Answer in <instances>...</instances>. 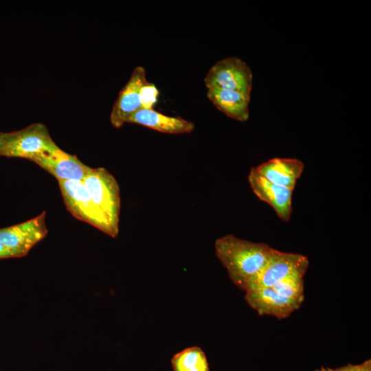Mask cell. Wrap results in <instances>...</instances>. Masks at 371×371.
I'll return each mask as SVG.
<instances>
[{
  "mask_svg": "<svg viewBox=\"0 0 371 371\" xmlns=\"http://www.w3.org/2000/svg\"><path fill=\"white\" fill-rule=\"evenodd\" d=\"M271 248L263 243H254L227 234L216 240L215 254L228 275L245 291L249 282L267 262Z\"/></svg>",
  "mask_w": 371,
  "mask_h": 371,
  "instance_id": "1",
  "label": "cell"
},
{
  "mask_svg": "<svg viewBox=\"0 0 371 371\" xmlns=\"http://www.w3.org/2000/svg\"><path fill=\"white\" fill-rule=\"evenodd\" d=\"M93 202L105 219L111 237L119 234L121 207L119 184L104 168H91L82 181Z\"/></svg>",
  "mask_w": 371,
  "mask_h": 371,
  "instance_id": "2",
  "label": "cell"
},
{
  "mask_svg": "<svg viewBox=\"0 0 371 371\" xmlns=\"http://www.w3.org/2000/svg\"><path fill=\"white\" fill-rule=\"evenodd\" d=\"M57 146L47 127L42 123H34L15 131L0 133V157L30 161Z\"/></svg>",
  "mask_w": 371,
  "mask_h": 371,
  "instance_id": "3",
  "label": "cell"
},
{
  "mask_svg": "<svg viewBox=\"0 0 371 371\" xmlns=\"http://www.w3.org/2000/svg\"><path fill=\"white\" fill-rule=\"evenodd\" d=\"M308 265V258L303 254L271 248L265 265L249 282L245 291L271 287L276 282L295 273L305 274Z\"/></svg>",
  "mask_w": 371,
  "mask_h": 371,
  "instance_id": "4",
  "label": "cell"
},
{
  "mask_svg": "<svg viewBox=\"0 0 371 371\" xmlns=\"http://www.w3.org/2000/svg\"><path fill=\"white\" fill-rule=\"evenodd\" d=\"M253 76L248 65L238 57L216 63L207 71L204 82L207 89L216 88L251 95Z\"/></svg>",
  "mask_w": 371,
  "mask_h": 371,
  "instance_id": "5",
  "label": "cell"
},
{
  "mask_svg": "<svg viewBox=\"0 0 371 371\" xmlns=\"http://www.w3.org/2000/svg\"><path fill=\"white\" fill-rule=\"evenodd\" d=\"M58 183L67 210L77 219L111 236L105 219L93 202L83 182L58 181Z\"/></svg>",
  "mask_w": 371,
  "mask_h": 371,
  "instance_id": "6",
  "label": "cell"
},
{
  "mask_svg": "<svg viewBox=\"0 0 371 371\" xmlns=\"http://www.w3.org/2000/svg\"><path fill=\"white\" fill-rule=\"evenodd\" d=\"M45 216L44 211L27 221L0 228V243L19 258L25 256L48 233Z\"/></svg>",
  "mask_w": 371,
  "mask_h": 371,
  "instance_id": "7",
  "label": "cell"
},
{
  "mask_svg": "<svg viewBox=\"0 0 371 371\" xmlns=\"http://www.w3.org/2000/svg\"><path fill=\"white\" fill-rule=\"evenodd\" d=\"M30 161L54 176L57 181H82L91 169L76 155L63 150L58 146L39 154Z\"/></svg>",
  "mask_w": 371,
  "mask_h": 371,
  "instance_id": "8",
  "label": "cell"
},
{
  "mask_svg": "<svg viewBox=\"0 0 371 371\" xmlns=\"http://www.w3.org/2000/svg\"><path fill=\"white\" fill-rule=\"evenodd\" d=\"M147 82L145 69L136 67L113 104L110 122L114 127H122L134 113L142 109L140 91Z\"/></svg>",
  "mask_w": 371,
  "mask_h": 371,
  "instance_id": "9",
  "label": "cell"
},
{
  "mask_svg": "<svg viewBox=\"0 0 371 371\" xmlns=\"http://www.w3.org/2000/svg\"><path fill=\"white\" fill-rule=\"evenodd\" d=\"M248 181L256 196L269 205L282 221L288 222L290 220L293 190L268 181L252 168L248 175Z\"/></svg>",
  "mask_w": 371,
  "mask_h": 371,
  "instance_id": "10",
  "label": "cell"
},
{
  "mask_svg": "<svg viewBox=\"0 0 371 371\" xmlns=\"http://www.w3.org/2000/svg\"><path fill=\"white\" fill-rule=\"evenodd\" d=\"M245 299L248 305L260 315H270L278 319L288 317L302 304L281 296L273 287L246 292Z\"/></svg>",
  "mask_w": 371,
  "mask_h": 371,
  "instance_id": "11",
  "label": "cell"
},
{
  "mask_svg": "<svg viewBox=\"0 0 371 371\" xmlns=\"http://www.w3.org/2000/svg\"><path fill=\"white\" fill-rule=\"evenodd\" d=\"M304 169V163L296 158H273L252 170L268 181L292 190Z\"/></svg>",
  "mask_w": 371,
  "mask_h": 371,
  "instance_id": "12",
  "label": "cell"
},
{
  "mask_svg": "<svg viewBox=\"0 0 371 371\" xmlns=\"http://www.w3.org/2000/svg\"><path fill=\"white\" fill-rule=\"evenodd\" d=\"M126 123L142 125L169 134L190 133L195 127L191 121L180 117L166 115L153 109L138 110L128 119Z\"/></svg>",
  "mask_w": 371,
  "mask_h": 371,
  "instance_id": "13",
  "label": "cell"
},
{
  "mask_svg": "<svg viewBox=\"0 0 371 371\" xmlns=\"http://www.w3.org/2000/svg\"><path fill=\"white\" fill-rule=\"evenodd\" d=\"M207 98L221 112L239 122L249 119L250 97L241 93L210 88L207 89Z\"/></svg>",
  "mask_w": 371,
  "mask_h": 371,
  "instance_id": "14",
  "label": "cell"
},
{
  "mask_svg": "<svg viewBox=\"0 0 371 371\" xmlns=\"http://www.w3.org/2000/svg\"><path fill=\"white\" fill-rule=\"evenodd\" d=\"M171 365L173 371H210L206 355L198 346L176 353L171 359Z\"/></svg>",
  "mask_w": 371,
  "mask_h": 371,
  "instance_id": "15",
  "label": "cell"
},
{
  "mask_svg": "<svg viewBox=\"0 0 371 371\" xmlns=\"http://www.w3.org/2000/svg\"><path fill=\"white\" fill-rule=\"evenodd\" d=\"M304 273H295L276 282L271 287L281 296L303 302Z\"/></svg>",
  "mask_w": 371,
  "mask_h": 371,
  "instance_id": "16",
  "label": "cell"
},
{
  "mask_svg": "<svg viewBox=\"0 0 371 371\" xmlns=\"http://www.w3.org/2000/svg\"><path fill=\"white\" fill-rule=\"evenodd\" d=\"M159 91L157 87L147 82L145 83L140 91V98L142 109H152L157 101Z\"/></svg>",
  "mask_w": 371,
  "mask_h": 371,
  "instance_id": "17",
  "label": "cell"
},
{
  "mask_svg": "<svg viewBox=\"0 0 371 371\" xmlns=\"http://www.w3.org/2000/svg\"><path fill=\"white\" fill-rule=\"evenodd\" d=\"M19 258V255L0 243V259Z\"/></svg>",
  "mask_w": 371,
  "mask_h": 371,
  "instance_id": "18",
  "label": "cell"
},
{
  "mask_svg": "<svg viewBox=\"0 0 371 371\" xmlns=\"http://www.w3.org/2000/svg\"><path fill=\"white\" fill-rule=\"evenodd\" d=\"M359 364H351L348 363L344 366L337 368H324V371H357V370L359 368Z\"/></svg>",
  "mask_w": 371,
  "mask_h": 371,
  "instance_id": "19",
  "label": "cell"
},
{
  "mask_svg": "<svg viewBox=\"0 0 371 371\" xmlns=\"http://www.w3.org/2000/svg\"><path fill=\"white\" fill-rule=\"evenodd\" d=\"M357 371H371V359H369L360 363Z\"/></svg>",
  "mask_w": 371,
  "mask_h": 371,
  "instance_id": "20",
  "label": "cell"
},
{
  "mask_svg": "<svg viewBox=\"0 0 371 371\" xmlns=\"http://www.w3.org/2000/svg\"><path fill=\"white\" fill-rule=\"evenodd\" d=\"M324 368L322 367L320 369H317L315 371H324Z\"/></svg>",
  "mask_w": 371,
  "mask_h": 371,
  "instance_id": "21",
  "label": "cell"
}]
</instances>
